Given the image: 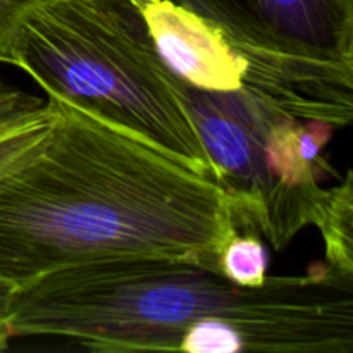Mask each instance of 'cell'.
Returning <instances> with one entry per match:
<instances>
[{
    "mask_svg": "<svg viewBox=\"0 0 353 353\" xmlns=\"http://www.w3.org/2000/svg\"><path fill=\"white\" fill-rule=\"evenodd\" d=\"M52 134L0 178V274L19 288L61 269L176 259L219 271L240 231L228 193L141 138L45 95Z\"/></svg>",
    "mask_w": 353,
    "mask_h": 353,
    "instance_id": "6da1fadb",
    "label": "cell"
},
{
    "mask_svg": "<svg viewBox=\"0 0 353 353\" xmlns=\"http://www.w3.org/2000/svg\"><path fill=\"white\" fill-rule=\"evenodd\" d=\"M205 321L233 326L247 352L352 353L353 276L314 264L245 288L188 261L99 262L19 288L9 334L62 338L100 353L179 352Z\"/></svg>",
    "mask_w": 353,
    "mask_h": 353,
    "instance_id": "7a4b0ae2",
    "label": "cell"
},
{
    "mask_svg": "<svg viewBox=\"0 0 353 353\" xmlns=\"http://www.w3.org/2000/svg\"><path fill=\"white\" fill-rule=\"evenodd\" d=\"M9 64L45 95L83 107L214 179L176 78L128 0H50L21 24Z\"/></svg>",
    "mask_w": 353,
    "mask_h": 353,
    "instance_id": "3957f363",
    "label": "cell"
},
{
    "mask_svg": "<svg viewBox=\"0 0 353 353\" xmlns=\"http://www.w3.org/2000/svg\"><path fill=\"white\" fill-rule=\"evenodd\" d=\"M214 179L228 193L241 231L283 250L312 224L336 171L321 155L334 128L303 121L250 92H207L181 81Z\"/></svg>",
    "mask_w": 353,
    "mask_h": 353,
    "instance_id": "277c9868",
    "label": "cell"
},
{
    "mask_svg": "<svg viewBox=\"0 0 353 353\" xmlns=\"http://www.w3.org/2000/svg\"><path fill=\"white\" fill-rule=\"evenodd\" d=\"M247 64L245 92L303 121L350 126L353 0H174Z\"/></svg>",
    "mask_w": 353,
    "mask_h": 353,
    "instance_id": "5b68a950",
    "label": "cell"
},
{
    "mask_svg": "<svg viewBox=\"0 0 353 353\" xmlns=\"http://www.w3.org/2000/svg\"><path fill=\"white\" fill-rule=\"evenodd\" d=\"M128 2L176 78L207 92H245L247 64L212 21L174 0Z\"/></svg>",
    "mask_w": 353,
    "mask_h": 353,
    "instance_id": "8992f818",
    "label": "cell"
},
{
    "mask_svg": "<svg viewBox=\"0 0 353 353\" xmlns=\"http://www.w3.org/2000/svg\"><path fill=\"white\" fill-rule=\"evenodd\" d=\"M55 110L43 97L0 78V178L33 161L45 148Z\"/></svg>",
    "mask_w": 353,
    "mask_h": 353,
    "instance_id": "52a82bcc",
    "label": "cell"
},
{
    "mask_svg": "<svg viewBox=\"0 0 353 353\" xmlns=\"http://www.w3.org/2000/svg\"><path fill=\"white\" fill-rule=\"evenodd\" d=\"M352 178V171H348L340 185L327 190L312 219V224L323 236L326 264L347 276H353Z\"/></svg>",
    "mask_w": 353,
    "mask_h": 353,
    "instance_id": "ba28073f",
    "label": "cell"
},
{
    "mask_svg": "<svg viewBox=\"0 0 353 353\" xmlns=\"http://www.w3.org/2000/svg\"><path fill=\"white\" fill-rule=\"evenodd\" d=\"M268 264L269 257L262 245V238L255 231L240 230L223 248L219 271L236 285L255 288L268 278Z\"/></svg>",
    "mask_w": 353,
    "mask_h": 353,
    "instance_id": "9c48e42d",
    "label": "cell"
},
{
    "mask_svg": "<svg viewBox=\"0 0 353 353\" xmlns=\"http://www.w3.org/2000/svg\"><path fill=\"white\" fill-rule=\"evenodd\" d=\"M50 0H0V62L9 64L10 48L21 24L34 9Z\"/></svg>",
    "mask_w": 353,
    "mask_h": 353,
    "instance_id": "30bf717a",
    "label": "cell"
},
{
    "mask_svg": "<svg viewBox=\"0 0 353 353\" xmlns=\"http://www.w3.org/2000/svg\"><path fill=\"white\" fill-rule=\"evenodd\" d=\"M17 292H19V286L0 274V336H7L9 340V319Z\"/></svg>",
    "mask_w": 353,
    "mask_h": 353,
    "instance_id": "8fae6325",
    "label": "cell"
},
{
    "mask_svg": "<svg viewBox=\"0 0 353 353\" xmlns=\"http://www.w3.org/2000/svg\"><path fill=\"white\" fill-rule=\"evenodd\" d=\"M7 345H9V338H7V336H0V352L6 350Z\"/></svg>",
    "mask_w": 353,
    "mask_h": 353,
    "instance_id": "7c38bea8",
    "label": "cell"
}]
</instances>
